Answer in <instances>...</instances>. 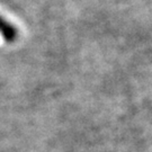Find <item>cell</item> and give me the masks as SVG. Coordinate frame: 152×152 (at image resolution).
Instances as JSON below:
<instances>
[{"mask_svg":"<svg viewBox=\"0 0 152 152\" xmlns=\"http://www.w3.org/2000/svg\"><path fill=\"white\" fill-rule=\"evenodd\" d=\"M0 33L4 36L7 42H14L17 37V31L16 28L14 27L12 25H10L9 23H7L5 19H2L0 17Z\"/></svg>","mask_w":152,"mask_h":152,"instance_id":"6da1fadb","label":"cell"}]
</instances>
